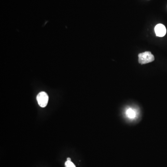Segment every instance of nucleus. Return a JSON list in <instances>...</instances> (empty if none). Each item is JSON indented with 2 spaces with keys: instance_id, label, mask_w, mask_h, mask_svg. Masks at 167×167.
Segmentation results:
<instances>
[{
  "instance_id": "nucleus-1",
  "label": "nucleus",
  "mask_w": 167,
  "mask_h": 167,
  "mask_svg": "<svg viewBox=\"0 0 167 167\" xmlns=\"http://www.w3.org/2000/svg\"><path fill=\"white\" fill-rule=\"evenodd\" d=\"M155 60L154 55L151 52L146 51L138 54V62L141 64H146Z\"/></svg>"
},
{
  "instance_id": "nucleus-3",
  "label": "nucleus",
  "mask_w": 167,
  "mask_h": 167,
  "mask_svg": "<svg viewBox=\"0 0 167 167\" xmlns=\"http://www.w3.org/2000/svg\"><path fill=\"white\" fill-rule=\"evenodd\" d=\"M155 32L157 36L162 37L165 35L167 30L164 25L162 24H158L155 26Z\"/></svg>"
},
{
  "instance_id": "nucleus-6",
  "label": "nucleus",
  "mask_w": 167,
  "mask_h": 167,
  "mask_svg": "<svg viewBox=\"0 0 167 167\" xmlns=\"http://www.w3.org/2000/svg\"><path fill=\"white\" fill-rule=\"evenodd\" d=\"M67 161H71V159L70 158H67Z\"/></svg>"
},
{
  "instance_id": "nucleus-4",
  "label": "nucleus",
  "mask_w": 167,
  "mask_h": 167,
  "mask_svg": "<svg viewBox=\"0 0 167 167\" xmlns=\"http://www.w3.org/2000/svg\"><path fill=\"white\" fill-rule=\"evenodd\" d=\"M125 115L129 119H134L137 117V112L133 108H129L125 111Z\"/></svg>"
},
{
  "instance_id": "nucleus-2",
  "label": "nucleus",
  "mask_w": 167,
  "mask_h": 167,
  "mask_svg": "<svg viewBox=\"0 0 167 167\" xmlns=\"http://www.w3.org/2000/svg\"><path fill=\"white\" fill-rule=\"evenodd\" d=\"M36 99L38 104L41 107H45L48 105L49 97L48 94L45 92H41L39 93L37 96Z\"/></svg>"
},
{
  "instance_id": "nucleus-5",
  "label": "nucleus",
  "mask_w": 167,
  "mask_h": 167,
  "mask_svg": "<svg viewBox=\"0 0 167 167\" xmlns=\"http://www.w3.org/2000/svg\"><path fill=\"white\" fill-rule=\"evenodd\" d=\"M66 167H76L71 161H67L65 163Z\"/></svg>"
}]
</instances>
